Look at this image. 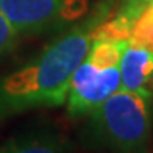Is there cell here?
<instances>
[{"mask_svg": "<svg viewBox=\"0 0 153 153\" xmlns=\"http://www.w3.org/2000/svg\"><path fill=\"white\" fill-rule=\"evenodd\" d=\"M153 92L119 89L89 114L83 139L109 153H149Z\"/></svg>", "mask_w": 153, "mask_h": 153, "instance_id": "2", "label": "cell"}, {"mask_svg": "<svg viewBox=\"0 0 153 153\" xmlns=\"http://www.w3.org/2000/svg\"><path fill=\"white\" fill-rule=\"evenodd\" d=\"M122 88L120 69H97L86 58L75 67L69 83L67 113L72 117L89 116Z\"/></svg>", "mask_w": 153, "mask_h": 153, "instance_id": "4", "label": "cell"}, {"mask_svg": "<svg viewBox=\"0 0 153 153\" xmlns=\"http://www.w3.org/2000/svg\"><path fill=\"white\" fill-rule=\"evenodd\" d=\"M147 3H153V0H125L123 8L128 10L130 13H133L134 16H137L139 11H141Z\"/></svg>", "mask_w": 153, "mask_h": 153, "instance_id": "11", "label": "cell"}, {"mask_svg": "<svg viewBox=\"0 0 153 153\" xmlns=\"http://www.w3.org/2000/svg\"><path fill=\"white\" fill-rule=\"evenodd\" d=\"M134 19V14H131L125 8H120V11L116 13L113 17H105L99 24H95L91 30V38L92 41H116V42L127 41L128 42Z\"/></svg>", "mask_w": 153, "mask_h": 153, "instance_id": "7", "label": "cell"}, {"mask_svg": "<svg viewBox=\"0 0 153 153\" xmlns=\"http://www.w3.org/2000/svg\"><path fill=\"white\" fill-rule=\"evenodd\" d=\"M0 10L17 34H38L80 20L88 0H0Z\"/></svg>", "mask_w": 153, "mask_h": 153, "instance_id": "3", "label": "cell"}, {"mask_svg": "<svg viewBox=\"0 0 153 153\" xmlns=\"http://www.w3.org/2000/svg\"><path fill=\"white\" fill-rule=\"evenodd\" d=\"M127 44V41H92L85 58L97 69L119 66Z\"/></svg>", "mask_w": 153, "mask_h": 153, "instance_id": "8", "label": "cell"}, {"mask_svg": "<svg viewBox=\"0 0 153 153\" xmlns=\"http://www.w3.org/2000/svg\"><path fill=\"white\" fill-rule=\"evenodd\" d=\"M122 89L153 92V53L127 44L120 58Z\"/></svg>", "mask_w": 153, "mask_h": 153, "instance_id": "5", "label": "cell"}, {"mask_svg": "<svg viewBox=\"0 0 153 153\" xmlns=\"http://www.w3.org/2000/svg\"><path fill=\"white\" fill-rule=\"evenodd\" d=\"M0 153H71V142L53 130H34L0 144Z\"/></svg>", "mask_w": 153, "mask_h": 153, "instance_id": "6", "label": "cell"}, {"mask_svg": "<svg viewBox=\"0 0 153 153\" xmlns=\"http://www.w3.org/2000/svg\"><path fill=\"white\" fill-rule=\"evenodd\" d=\"M128 44L153 53V3H147L133 20Z\"/></svg>", "mask_w": 153, "mask_h": 153, "instance_id": "9", "label": "cell"}, {"mask_svg": "<svg viewBox=\"0 0 153 153\" xmlns=\"http://www.w3.org/2000/svg\"><path fill=\"white\" fill-rule=\"evenodd\" d=\"M17 31L13 28L10 20L5 17V14L0 10V59L14 50L17 44Z\"/></svg>", "mask_w": 153, "mask_h": 153, "instance_id": "10", "label": "cell"}, {"mask_svg": "<svg viewBox=\"0 0 153 153\" xmlns=\"http://www.w3.org/2000/svg\"><path fill=\"white\" fill-rule=\"evenodd\" d=\"M103 13L76 25L24 66L0 78V122L34 108L61 106L75 67L91 47V30Z\"/></svg>", "mask_w": 153, "mask_h": 153, "instance_id": "1", "label": "cell"}, {"mask_svg": "<svg viewBox=\"0 0 153 153\" xmlns=\"http://www.w3.org/2000/svg\"><path fill=\"white\" fill-rule=\"evenodd\" d=\"M152 141H153V99H152Z\"/></svg>", "mask_w": 153, "mask_h": 153, "instance_id": "12", "label": "cell"}]
</instances>
